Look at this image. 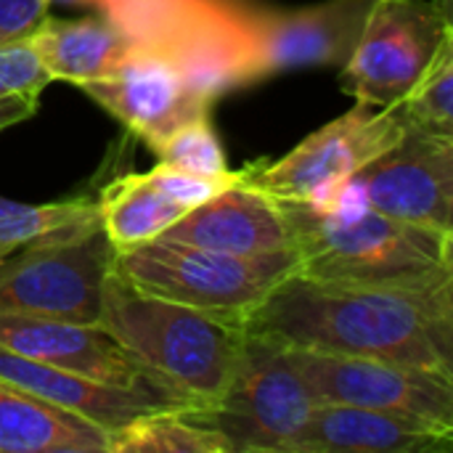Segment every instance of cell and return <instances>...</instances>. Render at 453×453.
Returning a JSON list of instances; mask_svg holds the SVG:
<instances>
[{
	"instance_id": "1",
	"label": "cell",
	"mask_w": 453,
	"mask_h": 453,
	"mask_svg": "<svg viewBox=\"0 0 453 453\" xmlns=\"http://www.w3.org/2000/svg\"><path fill=\"white\" fill-rule=\"evenodd\" d=\"M242 326L284 348L382 358L453 377V281L382 289L289 273Z\"/></svg>"
},
{
	"instance_id": "2",
	"label": "cell",
	"mask_w": 453,
	"mask_h": 453,
	"mask_svg": "<svg viewBox=\"0 0 453 453\" xmlns=\"http://www.w3.org/2000/svg\"><path fill=\"white\" fill-rule=\"evenodd\" d=\"M297 271L316 281L382 289H433L453 281V234L374 212L358 202L316 210L281 202Z\"/></svg>"
},
{
	"instance_id": "3",
	"label": "cell",
	"mask_w": 453,
	"mask_h": 453,
	"mask_svg": "<svg viewBox=\"0 0 453 453\" xmlns=\"http://www.w3.org/2000/svg\"><path fill=\"white\" fill-rule=\"evenodd\" d=\"M98 326L199 409L218 403L244 342L242 321L141 292L117 268L104 281Z\"/></svg>"
},
{
	"instance_id": "4",
	"label": "cell",
	"mask_w": 453,
	"mask_h": 453,
	"mask_svg": "<svg viewBox=\"0 0 453 453\" xmlns=\"http://www.w3.org/2000/svg\"><path fill=\"white\" fill-rule=\"evenodd\" d=\"M114 268L141 292L244 324L247 313L297 271V255L242 257L157 236L119 250Z\"/></svg>"
},
{
	"instance_id": "5",
	"label": "cell",
	"mask_w": 453,
	"mask_h": 453,
	"mask_svg": "<svg viewBox=\"0 0 453 453\" xmlns=\"http://www.w3.org/2000/svg\"><path fill=\"white\" fill-rule=\"evenodd\" d=\"M114 257L101 218L37 236L0 257V313L98 324Z\"/></svg>"
},
{
	"instance_id": "6",
	"label": "cell",
	"mask_w": 453,
	"mask_h": 453,
	"mask_svg": "<svg viewBox=\"0 0 453 453\" xmlns=\"http://www.w3.org/2000/svg\"><path fill=\"white\" fill-rule=\"evenodd\" d=\"M316 403L287 348L244 332L236 366L218 403L188 411L215 427L231 453H289Z\"/></svg>"
},
{
	"instance_id": "7",
	"label": "cell",
	"mask_w": 453,
	"mask_h": 453,
	"mask_svg": "<svg viewBox=\"0 0 453 453\" xmlns=\"http://www.w3.org/2000/svg\"><path fill=\"white\" fill-rule=\"evenodd\" d=\"M403 130L406 122L395 104L377 109L356 101L353 109L305 135L289 154L252 162L239 170V178L273 199L324 207L348 178L388 151Z\"/></svg>"
},
{
	"instance_id": "8",
	"label": "cell",
	"mask_w": 453,
	"mask_h": 453,
	"mask_svg": "<svg viewBox=\"0 0 453 453\" xmlns=\"http://www.w3.org/2000/svg\"><path fill=\"white\" fill-rule=\"evenodd\" d=\"M453 37L451 0H374L340 85L353 101L393 106L422 80L441 45Z\"/></svg>"
},
{
	"instance_id": "9",
	"label": "cell",
	"mask_w": 453,
	"mask_h": 453,
	"mask_svg": "<svg viewBox=\"0 0 453 453\" xmlns=\"http://www.w3.org/2000/svg\"><path fill=\"white\" fill-rule=\"evenodd\" d=\"M297 374L319 403H350L393 411L453 430V377L361 356L287 348Z\"/></svg>"
},
{
	"instance_id": "10",
	"label": "cell",
	"mask_w": 453,
	"mask_h": 453,
	"mask_svg": "<svg viewBox=\"0 0 453 453\" xmlns=\"http://www.w3.org/2000/svg\"><path fill=\"white\" fill-rule=\"evenodd\" d=\"M0 345L24 358L72 372L77 377L138 393L167 409H199L173 382L130 356L98 324L0 313Z\"/></svg>"
},
{
	"instance_id": "11",
	"label": "cell",
	"mask_w": 453,
	"mask_h": 453,
	"mask_svg": "<svg viewBox=\"0 0 453 453\" xmlns=\"http://www.w3.org/2000/svg\"><path fill=\"white\" fill-rule=\"evenodd\" d=\"M80 90L119 119L151 151L180 125L212 117L218 101L178 61L133 45L119 66L104 80L80 85Z\"/></svg>"
},
{
	"instance_id": "12",
	"label": "cell",
	"mask_w": 453,
	"mask_h": 453,
	"mask_svg": "<svg viewBox=\"0 0 453 453\" xmlns=\"http://www.w3.org/2000/svg\"><path fill=\"white\" fill-rule=\"evenodd\" d=\"M348 183L374 212L453 234V141L406 125Z\"/></svg>"
},
{
	"instance_id": "13",
	"label": "cell",
	"mask_w": 453,
	"mask_h": 453,
	"mask_svg": "<svg viewBox=\"0 0 453 453\" xmlns=\"http://www.w3.org/2000/svg\"><path fill=\"white\" fill-rule=\"evenodd\" d=\"M374 0H324L308 8H252V82L305 69L342 66L366 24Z\"/></svg>"
},
{
	"instance_id": "14",
	"label": "cell",
	"mask_w": 453,
	"mask_h": 453,
	"mask_svg": "<svg viewBox=\"0 0 453 453\" xmlns=\"http://www.w3.org/2000/svg\"><path fill=\"white\" fill-rule=\"evenodd\" d=\"M162 236L242 257L295 252L279 199L242 178L218 196L191 207Z\"/></svg>"
},
{
	"instance_id": "15",
	"label": "cell",
	"mask_w": 453,
	"mask_h": 453,
	"mask_svg": "<svg viewBox=\"0 0 453 453\" xmlns=\"http://www.w3.org/2000/svg\"><path fill=\"white\" fill-rule=\"evenodd\" d=\"M453 430L350 403H316L289 453H449Z\"/></svg>"
},
{
	"instance_id": "16",
	"label": "cell",
	"mask_w": 453,
	"mask_h": 453,
	"mask_svg": "<svg viewBox=\"0 0 453 453\" xmlns=\"http://www.w3.org/2000/svg\"><path fill=\"white\" fill-rule=\"evenodd\" d=\"M0 377L48 403H56L66 411H74V414L101 425L109 433L138 419V417H146L151 411H178V409H167L151 398H143L138 393L109 388V385L77 377L72 372L24 358L3 345H0Z\"/></svg>"
},
{
	"instance_id": "17",
	"label": "cell",
	"mask_w": 453,
	"mask_h": 453,
	"mask_svg": "<svg viewBox=\"0 0 453 453\" xmlns=\"http://www.w3.org/2000/svg\"><path fill=\"white\" fill-rule=\"evenodd\" d=\"M109 430L0 377V453H106Z\"/></svg>"
},
{
	"instance_id": "18",
	"label": "cell",
	"mask_w": 453,
	"mask_h": 453,
	"mask_svg": "<svg viewBox=\"0 0 453 453\" xmlns=\"http://www.w3.org/2000/svg\"><path fill=\"white\" fill-rule=\"evenodd\" d=\"M29 40L50 80L74 82L77 88L104 80L133 50V40L101 11L82 19L48 13Z\"/></svg>"
},
{
	"instance_id": "19",
	"label": "cell",
	"mask_w": 453,
	"mask_h": 453,
	"mask_svg": "<svg viewBox=\"0 0 453 453\" xmlns=\"http://www.w3.org/2000/svg\"><path fill=\"white\" fill-rule=\"evenodd\" d=\"M101 226L114 250H130L162 236L188 210L167 199L143 173L109 180L96 199Z\"/></svg>"
},
{
	"instance_id": "20",
	"label": "cell",
	"mask_w": 453,
	"mask_h": 453,
	"mask_svg": "<svg viewBox=\"0 0 453 453\" xmlns=\"http://www.w3.org/2000/svg\"><path fill=\"white\" fill-rule=\"evenodd\" d=\"M106 453H231L228 441L188 409L151 411L109 433Z\"/></svg>"
},
{
	"instance_id": "21",
	"label": "cell",
	"mask_w": 453,
	"mask_h": 453,
	"mask_svg": "<svg viewBox=\"0 0 453 453\" xmlns=\"http://www.w3.org/2000/svg\"><path fill=\"white\" fill-rule=\"evenodd\" d=\"M395 106L409 127L453 141V37L441 45L422 80Z\"/></svg>"
},
{
	"instance_id": "22",
	"label": "cell",
	"mask_w": 453,
	"mask_h": 453,
	"mask_svg": "<svg viewBox=\"0 0 453 453\" xmlns=\"http://www.w3.org/2000/svg\"><path fill=\"white\" fill-rule=\"evenodd\" d=\"M93 218H98V204L93 199L27 204L0 196V252H11L37 236L88 223Z\"/></svg>"
},
{
	"instance_id": "23",
	"label": "cell",
	"mask_w": 453,
	"mask_h": 453,
	"mask_svg": "<svg viewBox=\"0 0 453 453\" xmlns=\"http://www.w3.org/2000/svg\"><path fill=\"white\" fill-rule=\"evenodd\" d=\"M154 154H157V162L173 165L178 170H188L196 175L228 173L226 151L212 127V117H199V119H191V122L175 127L154 149Z\"/></svg>"
},
{
	"instance_id": "24",
	"label": "cell",
	"mask_w": 453,
	"mask_h": 453,
	"mask_svg": "<svg viewBox=\"0 0 453 453\" xmlns=\"http://www.w3.org/2000/svg\"><path fill=\"white\" fill-rule=\"evenodd\" d=\"M53 82L42 66L29 37L11 40L0 45V98L3 96H27L40 98L42 88Z\"/></svg>"
},
{
	"instance_id": "25",
	"label": "cell",
	"mask_w": 453,
	"mask_h": 453,
	"mask_svg": "<svg viewBox=\"0 0 453 453\" xmlns=\"http://www.w3.org/2000/svg\"><path fill=\"white\" fill-rule=\"evenodd\" d=\"M167 199L178 202L180 207L191 210L212 196H218L220 191H226L228 186H234L239 180L236 170H228L223 175H196L188 170H178L173 165H162L157 162L154 170L143 173Z\"/></svg>"
},
{
	"instance_id": "26",
	"label": "cell",
	"mask_w": 453,
	"mask_h": 453,
	"mask_svg": "<svg viewBox=\"0 0 453 453\" xmlns=\"http://www.w3.org/2000/svg\"><path fill=\"white\" fill-rule=\"evenodd\" d=\"M48 13V0H0V45L29 37Z\"/></svg>"
},
{
	"instance_id": "27",
	"label": "cell",
	"mask_w": 453,
	"mask_h": 453,
	"mask_svg": "<svg viewBox=\"0 0 453 453\" xmlns=\"http://www.w3.org/2000/svg\"><path fill=\"white\" fill-rule=\"evenodd\" d=\"M37 111V98H27V96H3L0 98V130L19 125L24 119H29Z\"/></svg>"
},
{
	"instance_id": "28",
	"label": "cell",
	"mask_w": 453,
	"mask_h": 453,
	"mask_svg": "<svg viewBox=\"0 0 453 453\" xmlns=\"http://www.w3.org/2000/svg\"><path fill=\"white\" fill-rule=\"evenodd\" d=\"M90 5V0H48V5Z\"/></svg>"
},
{
	"instance_id": "29",
	"label": "cell",
	"mask_w": 453,
	"mask_h": 453,
	"mask_svg": "<svg viewBox=\"0 0 453 453\" xmlns=\"http://www.w3.org/2000/svg\"><path fill=\"white\" fill-rule=\"evenodd\" d=\"M3 255H5V252H0V257H3Z\"/></svg>"
}]
</instances>
